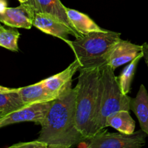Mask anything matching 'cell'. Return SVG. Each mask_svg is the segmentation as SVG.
Here are the masks:
<instances>
[{"mask_svg": "<svg viewBox=\"0 0 148 148\" xmlns=\"http://www.w3.org/2000/svg\"><path fill=\"white\" fill-rule=\"evenodd\" d=\"M76 94L72 88L52 101L37 138L48 148H69L85 140L76 126Z\"/></svg>", "mask_w": 148, "mask_h": 148, "instance_id": "1", "label": "cell"}, {"mask_svg": "<svg viewBox=\"0 0 148 148\" xmlns=\"http://www.w3.org/2000/svg\"><path fill=\"white\" fill-rule=\"evenodd\" d=\"M76 86V126L85 140L98 132L97 118L101 68L79 69Z\"/></svg>", "mask_w": 148, "mask_h": 148, "instance_id": "2", "label": "cell"}, {"mask_svg": "<svg viewBox=\"0 0 148 148\" xmlns=\"http://www.w3.org/2000/svg\"><path fill=\"white\" fill-rule=\"evenodd\" d=\"M121 39L120 33L105 30L88 33L66 43L79 61V69L101 68L106 64L111 49Z\"/></svg>", "mask_w": 148, "mask_h": 148, "instance_id": "3", "label": "cell"}, {"mask_svg": "<svg viewBox=\"0 0 148 148\" xmlns=\"http://www.w3.org/2000/svg\"><path fill=\"white\" fill-rule=\"evenodd\" d=\"M131 97L122 92L114 69L108 64L101 68L97 130L106 128L109 116L121 110L130 111Z\"/></svg>", "mask_w": 148, "mask_h": 148, "instance_id": "4", "label": "cell"}, {"mask_svg": "<svg viewBox=\"0 0 148 148\" xmlns=\"http://www.w3.org/2000/svg\"><path fill=\"white\" fill-rule=\"evenodd\" d=\"M147 135L143 130L125 134L108 132L104 128L82 143L88 148H140L145 145Z\"/></svg>", "mask_w": 148, "mask_h": 148, "instance_id": "5", "label": "cell"}, {"mask_svg": "<svg viewBox=\"0 0 148 148\" xmlns=\"http://www.w3.org/2000/svg\"><path fill=\"white\" fill-rule=\"evenodd\" d=\"M52 101L25 106L0 120V128L15 123L31 121L40 125L51 106Z\"/></svg>", "mask_w": 148, "mask_h": 148, "instance_id": "6", "label": "cell"}, {"mask_svg": "<svg viewBox=\"0 0 148 148\" xmlns=\"http://www.w3.org/2000/svg\"><path fill=\"white\" fill-rule=\"evenodd\" d=\"M79 68L80 64L75 59L62 72L43 79V85L55 98H57L72 88V77Z\"/></svg>", "mask_w": 148, "mask_h": 148, "instance_id": "7", "label": "cell"}, {"mask_svg": "<svg viewBox=\"0 0 148 148\" xmlns=\"http://www.w3.org/2000/svg\"><path fill=\"white\" fill-rule=\"evenodd\" d=\"M33 25L46 34L51 35L67 43L69 35L77 38L76 34L66 25L61 22L56 17L47 14L36 13Z\"/></svg>", "mask_w": 148, "mask_h": 148, "instance_id": "8", "label": "cell"}, {"mask_svg": "<svg viewBox=\"0 0 148 148\" xmlns=\"http://www.w3.org/2000/svg\"><path fill=\"white\" fill-rule=\"evenodd\" d=\"M33 10L25 3L17 7H7L0 13V23L14 28L30 29L35 17Z\"/></svg>", "mask_w": 148, "mask_h": 148, "instance_id": "9", "label": "cell"}, {"mask_svg": "<svg viewBox=\"0 0 148 148\" xmlns=\"http://www.w3.org/2000/svg\"><path fill=\"white\" fill-rule=\"evenodd\" d=\"M25 4L33 10L35 14L43 13L53 16L73 30L77 38L82 36L72 25L66 14V7L61 2L60 0H28Z\"/></svg>", "mask_w": 148, "mask_h": 148, "instance_id": "10", "label": "cell"}, {"mask_svg": "<svg viewBox=\"0 0 148 148\" xmlns=\"http://www.w3.org/2000/svg\"><path fill=\"white\" fill-rule=\"evenodd\" d=\"M142 53L143 45L140 46L130 40L121 39L111 49L107 64L115 70L119 66L132 62Z\"/></svg>", "mask_w": 148, "mask_h": 148, "instance_id": "11", "label": "cell"}, {"mask_svg": "<svg viewBox=\"0 0 148 148\" xmlns=\"http://www.w3.org/2000/svg\"><path fill=\"white\" fill-rule=\"evenodd\" d=\"M17 92L20 95L25 106L37 103L51 101L56 99L46 90L42 80L33 85L17 88Z\"/></svg>", "mask_w": 148, "mask_h": 148, "instance_id": "12", "label": "cell"}, {"mask_svg": "<svg viewBox=\"0 0 148 148\" xmlns=\"http://www.w3.org/2000/svg\"><path fill=\"white\" fill-rule=\"evenodd\" d=\"M130 110L134 113L141 130L148 135V93L144 85H141L137 96L131 98Z\"/></svg>", "mask_w": 148, "mask_h": 148, "instance_id": "13", "label": "cell"}, {"mask_svg": "<svg viewBox=\"0 0 148 148\" xmlns=\"http://www.w3.org/2000/svg\"><path fill=\"white\" fill-rule=\"evenodd\" d=\"M66 10V14L72 25L81 36H84L92 32L105 30V29L98 25L88 14L67 7Z\"/></svg>", "mask_w": 148, "mask_h": 148, "instance_id": "14", "label": "cell"}, {"mask_svg": "<svg viewBox=\"0 0 148 148\" xmlns=\"http://www.w3.org/2000/svg\"><path fill=\"white\" fill-rule=\"evenodd\" d=\"M111 127L120 132L132 134L134 132L136 123L130 114V111L121 110L108 117L106 127Z\"/></svg>", "mask_w": 148, "mask_h": 148, "instance_id": "15", "label": "cell"}, {"mask_svg": "<svg viewBox=\"0 0 148 148\" xmlns=\"http://www.w3.org/2000/svg\"><path fill=\"white\" fill-rule=\"evenodd\" d=\"M23 106L25 104L17 92V88L0 92V120Z\"/></svg>", "mask_w": 148, "mask_h": 148, "instance_id": "16", "label": "cell"}, {"mask_svg": "<svg viewBox=\"0 0 148 148\" xmlns=\"http://www.w3.org/2000/svg\"><path fill=\"white\" fill-rule=\"evenodd\" d=\"M143 57V53H142L137 57L130 62V63L123 69L121 75L118 77V80L119 82L120 87H121V91L125 95H128V93L131 90L132 82L134 75H135L136 69H137L139 62Z\"/></svg>", "mask_w": 148, "mask_h": 148, "instance_id": "17", "label": "cell"}, {"mask_svg": "<svg viewBox=\"0 0 148 148\" xmlns=\"http://www.w3.org/2000/svg\"><path fill=\"white\" fill-rule=\"evenodd\" d=\"M20 34L17 30L5 28L0 25V46L12 51H18V40Z\"/></svg>", "mask_w": 148, "mask_h": 148, "instance_id": "18", "label": "cell"}, {"mask_svg": "<svg viewBox=\"0 0 148 148\" xmlns=\"http://www.w3.org/2000/svg\"><path fill=\"white\" fill-rule=\"evenodd\" d=\"M10 148H48V145L43 142L36 140L26 143H18L11 145Z\"/></svg>", "mask_w": 148, "mask_h": 148, "instance_id": "19", "label": "cell"}, {"mask_svg": "<svg viewBox=\"0 0 148 148\" xmlns=\"http://www.w3.org/2000/svg\"><path fill=\"white\" fill-rule=\"evenodd\" d=\"M143 57L148 67V43H144L143 44Z\"/></svg>", "mask_w": 148, "mask_h": 148, "instance_id": "20", "label": "cell"}, {"mask_svg": "<svg viewBox=\"0 0 148 148\" xmlns=\"http://www.w3.org/2000/svg\"><path fill=\"white\" fill-rule=\"evenodd\" d=\"M7 7V0H0V13L4 12Z\"/></svg>", "mask_w": 148, "mask_h": 148, "instance_id": "21", "label": "cell"}, {"mask_svg": "<svg viewBox=\"0 0 148 148\" xmlns=\"http://www.w3.org/2000/svg\"><path fill=\"white\" fill-rule=\"evenodd\" d=\"M12 88H6V87L1 86L0 85V92H7V91H10Z\"/></svg>", "mask_w": 148, "mask_h": 148, "instance_id": "22", "label": "cell"}, {"mask_svg": "<svg viewBox=\"0 0 148 148\" xmlns=\"http://www.w3.org/2000/svg\"><path fill=\"white\" fill-rule=\"evenodd\" d=\"M19 1H20V4H23V3H25V2H27V1H28V0H18Z\"/></svg>", "mask_w": 148, "mask_h": 148, "instance_id": "23", "label": "cell"}, {"mask_svg": "<svg viewBox=\"0 0 148 148\" xmlns=\"http://www.w3.org/2000/svg\"><path fill=\"white\" fill-rule=\"evenodd\" d=\"M0 25H1V23H0Z\"/></svg>", "mask_w": 148, "mask_h": 148, "instance_id": "24", "label": "cell"}]
</instances>
